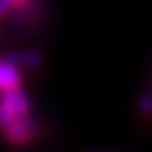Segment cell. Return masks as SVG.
Here are the masks:
<instances>
[{
  "label": "cell",
  "instance_id": "4",
  "mask_svg": "<svg viewBox=\"0 0 152 152\" xmlns=\"http://www.w3.org/2000/svg\"><path fill=\"white\" fill-rule=\"evenodd\" d=\"M7 62L13 64L15 66H24V68H37L42 65L43 58L37 52L33 50H19L13 52L6 58Z\"/></svg>",
  "mask_w": 152,
  "mask_h": 152
},
{
  "label": "cell",
  "instance_id": "7",
  "mask_svg": "<svg viewBox=\"0 0 152 152\" xmlns=\"http://www.w3.org/2000/svg\"><path fill=\"white\" fill-rule=\"evenodd\" d=\"M13 3H12V0H0V15L1 13H4L10 6H12Z\"/></svg>",
  "mask_w": 152,
  "mask_h": 152
},
{
  "label": "cell",
  "instance_id": "3",
  "mask_svg": "<svg viewBox=\"0 0 152 152\" xmlns=\"http://www.w3.org/2000/svg\"><path fill=\"white\" fill-rule=\"evenodd\" d=\"M21 83L19 72L16 71V66L7 61L0 62V89L3 92L18 89Z\"/></svg>",
  "mask_w": 152,
  "mask_h": 152
},
{
  "label": "cell",
  "instance_id": "2",
  "mask_svg": "<svg viewBox=\"0 0 152 152\" xmlns=\"http://www.w3.org/2000/svg\"><path fill=\"white\" fill-rule=\"evenodd\" d=\"M7 137L13 143H24L31 139L34 133V126L25 118H18L13 124H10L7 129Z\"/></svg>",
  "mask_w": 152,
  "mask_h": 152
},
{
  "label": "cell",
  "instance_id": "6",
  "mask_svg": "<svg viewBox=\"0 0 152 152\" xmlns=\"http://www.w3.org/2000/svg\"><path fill=\"white\" fill-rule=\"evenodd\" d=\"M140 109L145 114H151L152 112V96L151 95H145L140 99Z\"/></svg>",
  "mask_w": 152,
  "mask_h": 152
},
{
  "label": "cell",
  "instance_id": "8",
  "mask_svg": "<svg viewBox=\"0 0 152 152\" xmlns=\"http://www.w3.org/2000/svg\"><path fill=\"white\" fill-rule=\"evenodd\" d=\"M28 0H12V3L15 4V6H22V4H25Z\"/></svg>",
  "mask_w": 152,
  "mask_h": 152
},
{
  "label": "cell",
  "instance_id": "1",
  "mask_svg": "<svg viewBox=\"0 0 152 152\" xmlns=\"http://www.w3.org/2000/svg\"><path fill=\"white\" fill-rule=\"evenodd\" d=\"M1 102H4L16 115V118H25L28 114V108H30V102L28 98L19 92L18 89H12V90H6Z\"/></svg>",
  "mask_w": 152,
  "mask_h": 152
},
{
  "label": "cell",
  "instance_id": "5",
  "mask_svg": "<svg viewBox=\"0 0 152 152\" xmlns=\"http://www.w3.org/2000/svg\"><path fill=\"white\" fill-rule=\"evenodd\" d=\"M16 115L13 114V111L4 103V102L0 101V126L7 129L10 124H13L16 121Z\"/></svg>",
  "mask_w": 152,
  "mask_h": 152
}]
</instances>
